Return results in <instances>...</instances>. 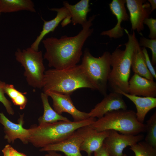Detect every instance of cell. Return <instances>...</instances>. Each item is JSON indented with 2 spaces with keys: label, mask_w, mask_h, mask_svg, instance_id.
<instances>
[{
  "label": "cell",
  "mask_w": 156,
  "mask_h": 156,
  "mask_svg": "<svg viewBox=\"0 0 156 156\" xmlns=\"http://www.w3.org/2000/svg\"><path fill=\"white\" fill-rule=\"evenodd\" d=\"M96 16L90 17L76 36H63L59 39L51 37L42 40L46 50L44 58L48 61L49 67L61 69L77 65L82 55L83 45L93 31L91 27Z\"/></svg>",
  "instance_id": "1"
},
{
  "label": "cell",
  "mask_w": 156,
  "mask_h": 156,
  "mask_svg": "<svg viewBox=\"0 0 156 156\" xmlns=\"http://www.w3.org/2000/svg\"><path fill=\"white\" fill-rule=\"evenodd\" d=\"M128 36L125 48L122 50L117 48L111 54V66L108 88L111 92L121 91L128 94V83L130 76L132 57L134 51L139 43L134 31L129 34L124 29Z\"/></svg>",
  "instance_id": "2"
},
{
  "label": "cell",
  "mask_w": 156,
  "mask_h": 156,
  "mask_svg": "<svg viewBox=\"0 0 156 156\" xmlns=\"http://www.w3.org/2000/svg\"><path fill=\"white\" fill-rule=\"evenodd\" d=\"M82 88L94 90L80 64L61 69H50L44 72L43 92L51 91L70 95L75 90Z\"/></svg>",
  "instance_id": "3"
},
{
  "label": "cell",
  "mask_w": 156,
  "mask_h": 156,
  "mask_svg": "<svg viewBox=\"0 0 156 156\" xmlns=\"http://www.w3.org/2000/svg\"><path fill=\"white\" fill-rule=\"evenodd\" d=\"M96 119L90 117L79 122L59 121L34 125L29 129V142L36 148L44 147L67 138L78 129L91 125Z\"/></svg>",
  "instance_id": "4"
},
{
  "label": "cell",
  "mask_w": 156,
  "mask_h": 156,
  "mask_svg": "<svg viewBox=\"0 0 156 156\" xmlns=\"http://www.w3.org/2000/svg\"><path fill=\"white\" fill-rule=\"evenodd\" d=\"M91 125L98 131L112 130L130 135H137L146 130L145 124L138 120L136 112L127 109L108 112Z\"/></svg>",
  "instance_id": "5"
},
{
  "label": "cell",
  "mask_w": 156,
  "mask_h": 156,
  "mask_svg": "<svg viewBox=\"0 0 156 156\" xmlns=\"http://www.w3.org/2000/svg\"><path fill=\"white\" fill-rule=\"evenodd\" d=\"M111 54L106 51L98 57L93 56L88 49L84 51L81 64L82 69L94 90L105 96L111 72Z\"/></svg>",
  "instance_id": "6"
},
{
  "label": "cell",
  "mask_w": 156,
  "mask_h": 156,
  "mask_svg": "<svg viewBox=\"0 0 156 156\" xmlns=\"http://www.w3.org/2000/svg\"><path fill=\"white\" fill-rule=\"evenodd\" d=\"M16 60L24 67V75L28 84L32 87L43 88L45 68L43 64L42 52L34 50L30 47L15 51Z\"/></svg>",
  "instance_id": "7"
},
{
  "label": "cell",
  "mask_w": 156,
  "mask_h": 156,
  "mask_svg": "<svg viewBox=\"0 0 156 156\" xmlns=\"http://www.w3.org/2000/svg\"><path fill=\"white\" fill-rule=\"evenodd\" d=\"M144 137L142 134L133 135L119 134L116 131L110 130L103 144L107 148L109 156H123L125 148L141 141Z\"/></svg>",
  "instance_id": "8"
},
{
  "label": "cell",
  "mask_w": 156,
  "mask_h": 156,
  "mask_svg": "<svg viewBox=\"0 0 156 156\" xmlns=\"http://www.w3.org/2000/svg\"><path fill=\"white\" fill-rule=\"evenodd\" d=\"M44 93L51 98L53 109L58 114L62 115L63 112L68 113L72 116L75 122L82 121L90 117L88 113L80 111L75 107L70 95L51 91Z\"/></svg>",
  "instance_id": "9"
},
{
  "label": "cell",
  "mask_w": 156,
  "mask_h": 156,
  "mask_svg": "<svg viewBox=\"0 0 156 156\" xmlns=\"http://www.w3.org/2000/svg\"><path fill=\"white\" fill-rule=\"evenodd\" d=\"M77 131L83 139L80 146V151L86 152L87 156H91L93 152L102 146L109 134V130L98 131L91 125L82 127Z\"/></svg>",
  "instance_id": "10"
},
{
  "label": "cell",
  "mask_w": 156,
  "mask_h": 156,
  "mask_svg": "<svg viewBox=\"0 0 156 156\" xmlns=\"http://www.w3.org/2000/svg\"><path fill=\"white\" fill-rule=\"evenodd\" d=\"M130 14L131 30L140 33L144 29L143 22L151 13L149 2L145 0H126Z\"/></svg>",
  "instance_id": "11"
},
{
  "label": "cell",
  "mask_w": 156,
  "mask_h": 156,
  "mask_svg": "<svg viewBox=\"0 0 156 156\" xmlns=\"http://www.w3.org/2000/svg\"><path fill=\"white\" fill-rule=\"evenodd\" d=\"M24 116L23 114L20 115L17 124L10 121L3 113H0V123L3 126L4 138L9 143H13L18 139L24 144L29 143V130L23 127Z\"/></svg>",
  "instance_id": "12"
},
{
  "label": "cell",
  "mask_w": 156,
  "mask_h": 156,
  "mask_svg": "<svg viewBox=\"0 0 156 156\" xmlns=\"http://www.w3.org/2000/svg\"><path fill=\"white\" fill-rule=\"evenodd\" d=\"M123 96L121 94L116 92H111L107 94L88 113L90 117L99 118L113 110L127 109V107Z\"/></svg>",
  "instance_id": "13"
},
{
  "label": "cell",
  "mask_w": 156,
  "mask_h": 156,
  "mask_svg": "<svg viewBox=\"0 0 156 156\" xmlns=\"http://www.w3.org/2000/svg\"><path fill=\"white\" fill-rule=\"evenodd\" d=\"M83 139L77 130L65 140L41 148L40 152L60 151L66 156H83L80 147Z\"/></svg>",
  "instance_id": "14"
},
{
  "label": "cell",
  "mask_w": 156,
  "mask_h": 156,
  "mask_svg": "<svg viewBox=\"0 0 156 156\" xmlns=\"http://www.w3.org/2000/svg\"><path fill=\"white\" fill-rule=\"evenodd\" d=\"M125 3L126 0H113L109 4L111 11L117 18V23L112 28L102 31L101 35H106L114 39L123 36L124 29L122 27L121 23L123 21H128L129 18L125 6Z\"/></svg>",
  "instance_id": "15"
},
{
  "label": "cell",
  "mask_w": 156,
  "mask_h": 156,
  "mask_svg": "<svg viewBox=\"0 0 156 156\" xmlns=\"http://www.w3.org/2000/svg\"><path fill=\"white\" fill-rule=\"evenodd\" d=\"M128 92L138 96L156 97V83L134 73L129 81Z\"/></svg>",
  "instance_id": "16"
},
{
  "label": "cell",
  "mask_w": 156,
  "mask_h": 156,
  "mask_svg": "<svg viewBox=\"0 0 156 156\" xmlns=\"http://www.w3.org/2000/svg\"><path fill=\"white\" fill-rule=\"evenodd\" d=\"M49 9L51 11L56 12L57 14L55 18L48 21L41 18L44 21L42 30L30 47L32 49L36 51H38L40 44L44 37L49 32H53L62 21L70 15L69 10L64 6L59 8H52Z\"/></svg>",
  "instance_id": "17"
},
{
  "label": "cell",
  "mask_w": 156,
  "mask_h": 156,
  "mask_svg": "<svg viewBox=\"0 0 156 156\" xmlns=\"http://www.w3.org/2000/svg\"><path fill=\"white\" fill-rule=\"evenodd\" d=\"M118 92L129 99L135 104L137 112L136 115L138 120L144 124L145 117L151 109L156 107V98L141 97L127 94L121 91Z\"/></svg>",
  "instance_id": "18"
},
{
  "label": "cell",
  "mask_w": 156,
  "mask_h": 156,
  "mask_svg": "<svg viewBox=\"0 0 156 156\" xmlns=\"http://www.w3.org/2000/svg\"><path fill=\"white\" fill-rule=\"evenodd\" d=\"M89 0H81L74 5L64 1L63 4L69 10L71 20L73 25L77 24L83 25L87 21V16L91 10L89 8Z\"/></svg>",
  "instance_id": "19"
},
{
  "label": "cell",
  "mask_w": 156,
  "mask_h": 156,
  "mask_svg": "<svg viewBox=\"0 0 156 156\" xmlns=\"http://www.w3.org/2000/svg\"><path fill=\"white\" fill-rule=\"evenodd\" d=\"M131 68L134 73L153 80L154 78L146 66L142 49L139 43L137 44L132 55Z\"/></svg>",
  "instance_id": "20"
},
{
  "label": "cell",
  "mask_w": 156,
  "mask_h": 156,
  "mask_svg": "<svg viewBox=\"0 0 156 156\" xmlns=\"http://www.w3.org/2000/svg\"><path fill=\"white\" fill-rule=\"evenodd\" d=\"M40 97L43 107L42 115L38 118L39 125L51 123L59 121H69L67 117L56 112L50 106L48 99V96L43 92H42Z\"/></svg>",
  "instance_id": "21"
},
{
  "label": "cell",
  "mask_w": 156,
  "mask_h": 156,
  "mask_svg": "<svg viewBox=\"0 0 156 156\" xmlns=\"http://www.w3.org/2000/svg\"><path fill=\"white\" fill-rule=\"evenodd\" d=\"M1 13H10L25 10L36 12L35 5L31 0H0Z\"/></svg>",
  "instance_id": "22"
},
{
  "label": "cell",
  "mask_w": 156,
  "mask_h": 156,
  "mask_svg": "<svg viewBox=\"0 0 156 156\" xmlns=\"http://www.w3.org/2000/svg\"><path fill=\"white\" fill-rule=\"evenodd\" d=\"M4 92L15 105L18 106L20 109H25L27 102V99L25 96L26 92H20L17 90L13 85L7 83L4 87Z\"/></svg>",
  "instance_id": "23"
},
{
  "label": "cell",
  "mask_w": 156,
  "mask_h": 156,
  "mask_svg": "<svg viewBox=\"0 0 156 156\" xmlns=\"http://www.w3.org/2000/svg\"><path fill=\"white\" fill-rule=\"evenodd\" d=\"M145 132L147 133L145 141L154 147L156 148V112L147 121Z\"/></svg>",
  "instance_id": "24"
},
{
  "label": "cell",
  "mask_w": 156,
  "mask_h": 156,
  "mask_svg": "<svg viewBox=\"0 0 156 156\" xmlns=\"http://www.w3.org/2000/svg\"><path fill=\"white\" fill-rule=\"evenodd\" d=\"M130 149L134 152L135 156H156V148L145 141H140L130 146Z\"/></svg>",
  "instance_id": "25"
},
{
  "label": "cell",
  "mask_w": 156,
  "mask_h": 156,
  "mask_svg": "<svg viewBox=\"0 0 156 156\" xmlns=\"http://www.w3.org/2000/svg\"><path fill=\"white\" fill-rule=\"evenodd\" d=\"M140 46L149 48L152 52L151 63L153 66L156 64V39H148L142 37L140 38L139 42Z\"/></svg>",
  "instance_id": "26"
},
{
  "label": "cell",
  "mask_w": 156,
  "mask_h": 156,
  "mask_svg": "<svg viewBox=\"0 0 156 156\" xmlns=\"http://www.w3.org/2000/svg\"><path fill=\"white\" fill-rule=\"evenodd\" d=\"M6 83L0 80V102L4 106L8 114L13 115L14 113L11 102L4 95V87Z\"/></svg>",
  "instance_id": "27"
},
{
  "label": "cell",
  "mask_w": 156,
  "mask_h": 156,
  "mask_svg": "<svg viewBox=\"0 0 156 156\" xmlns=\"http://www.w3.org/2000/svg\"><path fill=\"white\" fill-rule=\"evenodd\" d=\"M143 23L146 25L149 28V37L151 39H156V19L152 18H146Z\"/></svg>",
  "instance_id": "28"
},
{
  "label": "cell",
  "mask_w": 156,
  "mask_h": 156,
  "mask_svg": "<svg viewBox=\"0 0 156 156\" xmlns=\"http://www.w3.org/2000/svg\"><path fill=\"white\" fill-rule=\"evenodd\" d=\"M2 151L3 156H27L23 153L19 152L9 144L6 145Z\"/></svg>",
  "instance_id": "29"
},
{
  "label": "cell",
  "mask_w": 156,
  "mask_h": 156,
  "mask_svg": "<svg viewBox=\"0 0 156 156\" xmlns=\"http://www.w3.org/2000/svg\"><path fill=\"white\" fill-rule=\"evenodd\" d=\"M142 49L147 67L153 78L156 79V73L150 60L147 51L145 47H143Z\"/></svg>",
  "instance_id": "30"
},
{
  "label": "cell",
  "mask_w": 156,
  "mask_h": 156,
  "mask_svg": "<svg viewBox=\"0 0 156 156\" xmlns=\"http://www.w3.org/2000/svg\"><path fill=\"white\" fill-rule=\"evenodd\" d=\"M94 153V156H109L107 148L103 143L99 149Z\"/></svg>",
  "instance_id": "31"
},
{
  "label": "cell",
  "mask_w": 156,
  "mask_h": 156,
  "mask_svg": "<svg viewBox=\"0 0 156 156\" xmlns=\"http://www.w3.org/2000/svg\"><path fill=\"white\" fill-rule=\"evenodd\" d=\"M71 22V16L70 15L68 16L64 19L61 23L62 27H64Z\"/></svg>",
  "instance_id": "32"
},
{
  "label": "cell",
  "mask_w": 156,
  "mask_h": 156,
  "mask_svg": "<svg viewBox=\"0 0 156 156\" xmlns=\"http://www.w3.org/2000/svg\"><path fill=\"white\" fill-rule=\"evenodd\" d=\"M151 7V11L152 12L156 8V0H148Z\"/></svg>",
  "instance_id": "33"
},
{
  "label": "cell",
  "mask_w": 156,
  "mask_h": 156,
  "mask_svg": "<svg viewBox=\"0 0 156 156\" xmlns=\"http://www.w3.org/2000/svg\"><path fill=\"white\" fill-rule=\"evenodd\" d=\"M51 156H64L60 154L57 153L56 152L49 151L47 152Z\"/></svg>",
  "instance_id": "34"
},
{
  "label": "cell",
  "mask_w": 156,
  "mask_h": 156,
  "mask_svg": "<svg viewBox=\"0 0 156 156\" xmlns=\"http://www.w3.org/2000/svg\"><path fill=\"white\" fill-rule=\"evenodd\" d=\"M44 156H51L49 154H45Z\"/></svg>",
  "instance_id": "35"
},
{
  "label": "cell",
  "mask_w": 156,
  "mask_h": 156,
  "mask_svg": "<svg viewBox=\"0 0 156 156\" xmlns=\"http://www.w3.org/2000/svg\"><path fill=\"white\" fill-rule=\"evenodd\" d=\"M123 156H127L126 154H123Z\"/></svg>",
  "instance_id": "36"
},
{
  "label": "cell",
  "mask_w": 156,
  "mask_h": 156,
  "mask_svg": "<svg viewBox=\"0 0 156 156\" xmlns=\"http://www.w3.org/2000/svg\"><path fill=\"white\" fill-rule=\"evenodd\" d=\"M1 13V12L0 9V15Z\"/></svg>",
  "instance_id": "37"
}]
</instances>
